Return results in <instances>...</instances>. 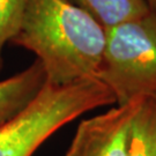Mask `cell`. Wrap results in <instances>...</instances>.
Listing matches in <instances>:
<instances>
[{
    "mask_svg": "<svg viewBox=\"0 0 156 156\" xmlns=\"http://www.w3.org/2000/svg\"><path fill=\"white\" fill-rule=\"evenodd\" d=\"M106 30L69 0H27L11 43L36 55L46 83L67 86L97 79Z\"/></svg>",
    "mask_w": 156,
    "mask_h": 156,
    "instance_id": "obj_1",
    "label": "cell"
},
{
    "mask_svg": "<svg viewBox=\"0 0 156 156\" xmlns=\"http://www.w3.org/2000/svg\"><path fill=\"white\" fill-rule=\"evenodd\" d=\"M112 103L115 96L98 79L67 86L46 83L27 109L0 126V156H33L62 126Z\"/></svg>",
    "mask_w": 156,
    "mask_h": 156,
    "instance_id": "obj_2",
    "label": "cell"
},
{
    "mask_svg": "<svg viewBox=\"0 0 156 156\" xmlns=\"http://www.w3.org/2000/svg\"><path fill=\"white\" fill-rule=\"evenodd\" d=\"M97 79L117 105L156 96V16L151 13L106 30Z\"/></svg>",
    "mask_w": 156,
    "mask_h": 156,
    "instance_id": "obj_3",
    "label": "cell"
},
{
    "mask_svg": "<svg viewBox=\"0 0 156 156\" xmlns=\"http://www.w3.org/2000/svg\"><path fill=\"white\" fill-rule=\"evenodd\" d=\"M140 100L82 120L64 156H127L129 128Z\"/></svg>",
    "mask_w": 156,
    "mask_h": 156,
    "instance_id": "obj_4",
    "label": "cell"
},
{
    "mask_svg": "<svg viewBox=\"0 0 156 156\" xmlns=\"http://www.w3.org/2000/svg\"><path fill=\"white\" fill-rule=\"evenodd\" d=\"M46 84L42 64L36 59L24 71L0 81V126L27 109Z\"/></svg>",
    "mask_w": 156,
    "mask_h": 156,
    "instance_id": "obj_5",
    "label": "cell"
},
{
    "mask_svg": "<svg viewBox=\"0 0 156 156\" xmlns=\"http://www.w3.org/2000/svg\"><path fill=\"white\" fill-rule=\"evenodd\" d=\"M108 30L151 13L144 0H69Z\"/></svg>",
    "mask_w": 156,
    "mask_h": 156,
    "instance_id": "obj_6",
    "label": "cell"
},
{
    "mask_svg": "<svg viewBox=\"0 0 156 156\" xmlns=\"http://www.w3.org/2000/svg\"><path fill=\"white\" fill-rule=\"evenodd\" d=\"M127 156H156V96L139 101L129 128Z\"/></svg>",
    "mask_w": 156,
    "mask_h": 156,
    "instance_id": "obj_7",
    "label": "cell"
},
{
    "mask_svg": "<svg viewBox=\"0 0 156 156\" xmlns=\"http://www.w3.org/2000/svg\"><path fill=\"white\" fill-rule=\"evenodd\" d=\"M26 5L27 0H0V69L2 67V49L16 36Z\"/></svg>",
    "mask_w": 156,
    "mask_h": 156,
    "instance_id": "obj_8",
    "label": "cell"
},
{
    "mask_svg": "<svg viewBox=\"0 0 156 156\" xmlns=\"http://www.w3.org/2000/svg\"><path fill=\"white\" fill-rule=\"evenodd\" d=\"M144 1L146 2L149 12L156 16V0H144Z\"/></svg>",
    "mask_w": 156,
    "mask_h": 156,
    "instance_id": "obj_9",
    "label": "cell"
}]
</instances>
